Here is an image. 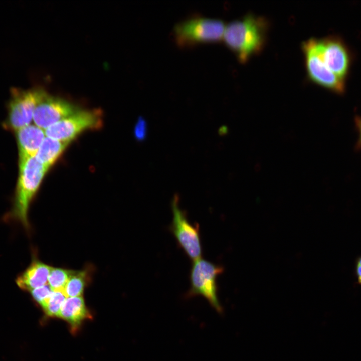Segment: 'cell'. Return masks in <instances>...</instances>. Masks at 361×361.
Masks as SVG:
<instances>
[{
	"label": "cell",
	"instance_id": "44dd1931",
	"mask_svg": "<svg viewBox=\"0 0 361 361\" xmlns=\"http://www.w3.org/2000/svg\"><path fill=\"white\" fill-rule=\"evenodd\" d=\"M227 132V128L226 126H224V127H223L221 128V130H220V132H221V135L223 134H225V133H226Z\"/></svg>",
	"mask_w": 361,
	"mask_h": 361
},
{
	"label": "cell",
	"instance_id": "30bf717a",
	"mask_svg": "<svg viewBox=\"0 0 361 361\" xmlns=\"http://www.w3.org/2000/svg\"><path fill=\"white\" fill-rule=\"evenodd\" d=\"M81 109L66 100L47 93L36 106L33 121L35 125L45 130Z\"/></svg>",
	"mask_w": 361,
	"mask_h": 361
},
{
	"label": "cell",
	"instance_id": "5b68a950",
	"mask_svg": "<svg viewBox=\"0 0 361 361\" xmlns=\"http://www.w3.org/2000/svg\"><path fill=\"white\" fill-rule=\"evenodd\" d=\"M172 220L169 229L178 245L193 261L202 258V246L197 223L192 224L179 205V197L175 194L171 202Z\"/></svg>",
	"mask_w": 361,
	"mask_h": 361
},
{
	"label": "cell",
	"instance_id": "ac0fdd59",
	"mask_svg": "<svg viewBox=\"0 0 361 361\" xmlns=\"http://www.w3.org/2000/svg\"><path fill=\"white\" fill-rule=\"evenodd\" d=\"M148 126L147 121L143 117H139L134 128V135L136 140L143 142L148 135Z\"/></svg>",
	"mask_w": 361,
	"mask_h": 361
},
{
	"label": "cell",
	"instance_id": "4fadbf2b",
	"mask_svg": "<svg viewBox=\"0 0 361 361\" xmlns=\"http://www.w3.org/2000/svg\"><path fill=\"white\" fill-rule=\"evenodd\" d=\"M58 317L67 321L73 329H76L82 321L89 317L82 296L67 297Z\"/></svg>",
	"mask_w": 361,
	"mask_h": 361
},
{
	"label": "cell",
	"instance_id": "52a82bcc",
	"mask_svg": "<svg viewBox=\"0 0 361 361\" xmlns=\"http://www.w3.org/2000/svg\"><path fill=\"white\" fill-rule=\"evenodd\" d=\"M101 121L99 111L81 109L51 126L45 132L47 137L70 143L83 131L100 127Z\"/></svg>",
	"mask_w": 361,
	"mask_h": 361
},
{
	"label": "cell",
	"instance_id": "8fae6325",
	"mask_svg": "<svg viewBox=\"0 0 361 361\" xmlns=\"http://www.w3.org/2000/svg\"><path fill=\"white\" fill-rule=\"evenodd\" d=\"M16 132L19 157L35 156L46 136L45 130L30 124Z\"/></svg>",
	"mask_w": 361,
	"mask_h": 361
},
{
	"label": "cell",
	"instance_id": "7402d4cb",
	"mask_svg": "<svg viewBox=\"0 0 361 361\" xmlns=\"http://www.w3.org/2000/svg\"><path fill=\"white\" fill-rule=\"evenodd\" d=\"M255 169L256 170V171H258L259 170H260V166L259 164H257L255 166Z\"/></svg>",
	"mask_w": 361,
	"mask_h": 361
},
{
	"label": "cell",
	"instance_id": "5bb4252c",
	"mask_svg": "<svg viewBox=\"0 0 361 361\" xmlns=\"http://www.w3.org/2000/svg\"><path fill=\"white\" fill-rule=\"evenodd\" d=\"M69 143L46 136L35 155V158L38 162L49 169L62 155Z\"/></svg>",
	"mask_w": 361,
	"mask_h": 361
},
{
	"label": "cell",
	"instance_id": "ffe728a7",
	"mask_svg": "<svg viewBox=\"0 0 361 361\" xmlns=\"http://www.w3.org/2000/svg\"><path fill=\"white\" fill-rule=\"evenodd\" d=\"M355 274L357 283L361 285V256L357 259L356 261Z\"/></svg>",
	"mask_w": 361,
	"mask_h": 361
},
{
	"label": "cell",
	"instance_id": "7c38bea8",
	"mask_svg": "<svg viewBox=\"0 0 361 361\" xmlns=\"http://www.w3.org/2000/svg\"><path fill=\"white\" fill-rule=\"evenodd\" d=\"M51 267L38 260H34L16 279L20 288L30 292L48 284Z\"/></svg>",
	"mask_w": 361,
	"mask_h": 361
},
{
	"label": "cell",
	"instance_id": "7a4b0ae2",
	"mask_svg": "<svg viewBox=\"0 0 361 361\" xmlns=\"http://www.w3.org/2000/svg\"><path fill=\"white\" fill-rule=\"evenodd\" d=\"M19 172L14 204L9 217L29 227L28 213L32 199L48 169L35 156L19 157Z\"/></svg>",
	"mask_w": 361,
	"mask_h": 361
},
{
	"label": "cell",
	"instance_id": "2e32d148",
	"mask_svg": "<svg viewBox=\"0 0 361 361\" xmlns=\"http://www.w3.org/2000/svg\"><path fill=\"white\" fill-rule=\"evenodd\" d=\"M73 271L60 268H52L50 271L48 284L52 291H63Z\"/></svg>",
	"mask_w": 361,
	"mask_h": 361
},
{
	"label": "cell",
	"instance_id": "8992f818",
	"mask_svg": "<svg viewBox=\"0 0 361 361\" xmlns=\"http://www.w3.org/2000/svg\"><path fill=\"white\" fill-rule=\"evenodd\" d=\"M47 92L42 88H12L5 128L14 131L30 124L35 109Z\"/></svg>",
	"mask_w": 361,
	"mask_h": 361
},
{
	"label": "cell",
	"instance_id": "603a6c76",
	"mask_svg": "<svg viewBox=\"0 0 361 361\" xmlns=\"http://www.w3.org/2000/svg\"><path fill=\"white\" fill-rule=\"evenodd\" d=\"M359 121V122L358 124H359V129H360V136H361V120H360Z\"/></svg>",
	"mask_w": 361,
	"mask_h": 361
},
{
	"label": "cell",
	"instance_id": "e0dca14e",
	"mask_svg": "<svg viewBox=\"0 0 361 361\" xmlns=\"http://www.w3.org/2000/svg\"><path fill=\"white\" fill-rule=\"evenodd\" d=\"M63 291H52L46 301L41 306L50 317H58L62 306L66 298Z\"/></svg>",
	"mask_w": 361,
	"mask_h": 361
},
{
	"label": "cell",
	"instance_id": "d6986e66",
	"mask_svg": "<svg viewBox=\"0 0 361 361\" xmlns=\"http://www.w3.org/2000/svg\"><path fill=\"white\" fill-rule=\"evenodd\" d=\"M52 292L47 284L31 290L30 292L33 299L42 306L46 301Z\"/></svg>",
	"mask_w": 361,
	"mask_h": 361
},
{
	"label": "cell",
	"instance_id": "9c48e42d",
	"mask_svg": "<svg viewBox=\"0 0 361 361\" xmlns=\"http://www.w3.org/2000/svg\"><path fill=\"white\" fill-rule=\"evenodd\" d=\"M316 51L326 66L336 76L344 80L350 64L348 49L341 39L329 36L315 39Z\"/></svg>",
	"mask_w": 361,
	"mask_h": 361
},
{
	"label": "cell",
	"instance_id": "6da1fadb",
	"mask_svg": "<svg viewBox=\"0 0 361 361\" xmlns=\"http://www.w3.org/2000/svg\"><path fill=\"white\" fill-rule=\"evenodd\" d=\"M268 28V21L264 17L248 14L229 22L223 39L238 60L245 63L263 49Z\"/></svg>",
	"mask_w": 361,
	"mask_h": 361
},
{
	"label": "cell",
	"instance_id": "9a60e30c",
	"mask_svg": "<svg viewBox=\"0 0 361 361\" xmlns=\"http://www.w3.org/2000/svg\"><path fill=\"white\" fill-rule=\"evenodd\" d=\"M88 281L85 271H73L64 290L66 297L81 296Z\"/></svg>",
	"mask_w": 361,
	"mask_h": 361
},
{
	"label": "cell",
	"instance_id": "ba28073f",
	"mask_svg": "<svg viewBox=\"0 0 361 361\" xmlns=\"http://www.w3.org/2000/svg\"><path fill=\"white\" fill-rule=\"evenodd\" d=\"M305 66L309 78L313 82L333 91H344V80L332 72L319 56L315 48V39L311 38L302 45Z\"/></svg>",
	"mask_w": 361,
	"mask_h": 361
},
{
	"label": "cell",
	"instance_id": "3957f363",
	"mask_svg": "<svg viewBox=\"0 0 361 361\" xmlns=\"http://www.w3.org/2000/svg\"><path fill=\"white\" fill-rule=\"evenodd\" d=\"M225 24L220 19L194 15L177 22L173 26V38L182 47L223 39Z\"/></svg>",
	"mask_w": 361,
	"mask_h": 361
},
{
	"label": "cell",
	"instance_id": "277c9868",
	"mask_svg": "<svg viewBox=\"0 0 361 361\" xmlns=\"http://www.w3.org/2000/svg\"><path fill=\"white\" fill-rule=\"evenodd\" d=\"M223 267L202 258L193 261L190 273V287L186 297L201 295L219 313L222 307L218 297V276Z\"/></svg>",
	"mask_w": 361,
	"mask_h": 361
}]
</instances>
